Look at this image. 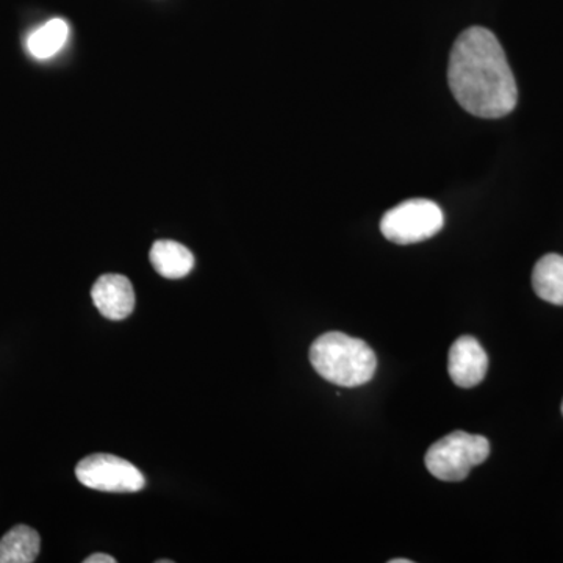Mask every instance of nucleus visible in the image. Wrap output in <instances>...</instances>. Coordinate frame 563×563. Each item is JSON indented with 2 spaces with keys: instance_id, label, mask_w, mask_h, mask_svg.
Returning a JSON list of instances; mask_svg holds the SVG:
<instances>
[{
  "instance_id": "f257e3e1",
  "label": "nucleus",
  "mask_w": 563,
  "mask_h": 563,
  "mask_svg": "<svg viewBox=\"0 0 563 563\" xmlns=\"http://www.w3.org/2000/svg\"><path fill=\"white\" fill-rule=\"evenodd\" d=\"M448 84L463 110L485 120L512 113L518 88L506 52L495 33L470 27L451 51Z\"/></svg>"
},
{
  "instance_id": "f03ea898",
  "label": "nucleus",
  "mask_w": 563,
  "mask_h": 563,
  "mask_svg": "<svg viewBox=\"0 0 563 563\" xmlns=\"http://www.w3.org/2000/svg\"><path fill=\"white\" fill-rule=\"evenodd\" d=\"M310 363L328 383L361 387L376 374L377 358L369 344L343 332H328L310 346Z\"/></svg>"
},
{
  "instance_id": "7ed1b4c3",
  "label": "nucleus",
  "mask_w": 563,
  "mask_h": 563,
  "mask_svg": "<svg viewBox=\"0 0 563 563\" xmlns=\"http://www.w3.org/2000/svg\"><path fill=\"white\" fill-rule=\"evenodd\" d=\"M488 455L490 442L485 437L455 431L429 448L424 463L437 479L459 483L468 476L474 466L487 461Z\"/></svg>"
},
{
  "instance_id": "20e7f679",
  "label": "nucleus",
  "mask_w": 563,
  "mask_h": 563,
  "mask_svg": "<svg viewBox=\"0 0 563 563\" xmlns=\"http://www.w3.org/2000/svg\"><path fill=\"white\" fill-rule=\"evenodd\" d=\"M443 211L429 199H410L388 210L380 221V232L388 242L415 244L426 242L442 231Z\"/></svg>"
},
{
  "instance_id": "39448f33",
  "label": "nucleus",
  "mask_w": 563,
  "mask_h": 563,
  "mask_svg": "<svg viewBox=\"0 0 563 563\" xmlns=\"http://www.w3.org/2000/svg\"><path fill=\"white\" fill-rule=\"evenodd\" d=\"M76 476L81 485L98 492L136 493L146 487L135 465L111 454L88 455L77 465Z\"/></svg>"
},
{
  "instance_id": "423d86ee",
  "label": "nucleus",
  "mask_w": 563,
  "mask_h": 563,
  "mask_svg": "<svg viewBox=\"0 0 563 563\" xmlns=\"http://www.w3.org/2000/svg\"><path fill=\"white\" fill-rule=\"evenodd\" d=\"M448 372L455 385L462 388H473L487 376L488 355L473 336H461L451 346Z\"/></svg>"
},
{
  "instance_id": "0eeeda50",
  "label": "nucleus",
  "mask_w": 563,
  "mask_h": 563,
  "mask_svg": "<svg viewBox=\"0 0 563 563\" xmlns=\"http://www.w3.org/2000/svg\"><path fill=\"white\" fill-rule=\"evenodd\" d=\"M92 302L111 321H121L131 317L135 309V291L131 280L121 274H103L92 285Z\"/></svg>"
},
{
  "instance_id": "6e6552de",
  "label": "nucleus",
  "mask_w": 563,
  "mask_h": 563,
  "mask_svg": "<svg viewBox=\"0 0 563 563\" xmlns=\"http://www.w3.org/2000/svg\"><path fill=\"white\" fill-rule=\"evenodd\" d=\"M150 258L155 272L165 279H181L191 273L195 266V255L184 244L172 240H158L150 252Z\"/></svg>"
},
{
  "instance_id": "1a4fd4ad",
  "label": "nucleus",
  "mask_w": 563,
  "mask_h": 563,
  "mask_svg": "<svg viewBox=\"0 0 563 563\" xmlns=\"http://www.w3.org/2000/svg\"><path fill=\"white\" fill-rule=\"evenodd\" d=\"M532 287L540 299L563 306V257L548 254L537 262L532 273Z\"/></svg>"
},
{
  "instance_id": "9d476101",
  "label": "nucleus",
  "mask_w": 563,
  "mask_h": 563,
  "mask_svg": "<svg viewBox=\"0 0 563 563\" xmlns=\"http://www.w3.org/2000/svg\"><path fill=\"white\" fill-rule=\"evenodd\" d=\"M40 533L29 526L10 529L0 540V563H32L38 558Z\"/></svg>"
},
{
  "instance_id": "9b49d317",
  "label": "nucleus",
  "mask_w": 563,
  "mask_h": 563,
  "mask_svg": "<svg viewBox=\"0 0 563 563\" xmlns=\"http://www.w3.org/2000/svg\"><path fill=\"white\" fill-rule=\"evenodd\" d=\"M69 27L66 21L60 18L47 21L46 24L41 25L27 38V49L33 57L40 60L54 57L65 47L68 41Z\"/></svg>"
},
{
  "instance_id": "f8f14e48",
  "label": "nucleus",
  "mask_w": 563,
  "mask_h": 563,
  "mask_svg": "<svg viewBox=\"0 0 563 563\" xmlns=\"http://www.w3.org/2000/svg\"><path fill=\"white\" fill-rule=\"evenodd\" d=\"M85 563H117V559L110 554L96 553L91 554L90 558L85 559Z\"/></svg>"
},
{
  "instance_id": "ddd939ff",
  "label": "nucleus",
  "mask_w": 563,
  "mask_h": 563,
  "mask_svg": "<svg viewBox=\"0 0 563 563\" xmlns=\"http://www.w3.org/2000/svg\"><path fill=\"white\" fill-rule=\"evenodd\" d=\"M390 563H412V561H407V559H393Z\"/></svg>"
},
{
  "instance_id": "4468645a",
  "label": "nucleus",
  "mask_w": 563,
  "mask_h": 563,
  "mask_svg": "<svg viewBox=\"0 0 563 563\" xmlns=\"http://www.w3.org/2000/svg\"><path fill=\"white\" fill-rule=\"evenodd\" d=\"M157 563H173V561H157Z\"/></svg>"
},
{
  "instance_id": "2eb2a0df",
  "label": "nucleus",
  "mask_w": 563,
  "mask_h": 563,
  "mask_svg": "<svg viewBox=\"0 0 563 563\" xmlns=\"http://www.w3.org/2000/svg\"><path fill=\"white\" fill-rule=\"evenodd\" d=\"M562 413H563V404H562Z\"/></svg>"
}]
</instances>
